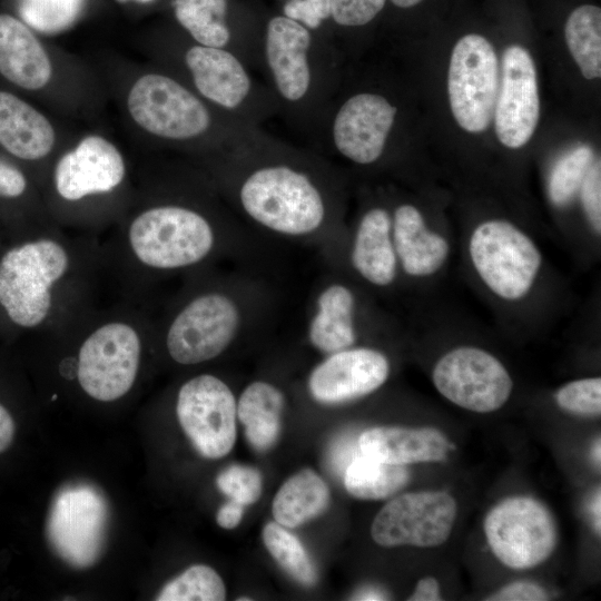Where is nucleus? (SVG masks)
I'll return each mask as SVG.
<instances>
[{
	"label": "nucleus",
	"instance_id": "e433bc0d",
	"mask_svg": "<svg viewBox=\"0 0 601 601\" xmlns=\"http://www.w3.org/2000/svg\"><path fill=\"white\" fill-rule=\"evenodd\" d=\"M216 483L230 500L243 505L255 503L263 490L260 473L254 467L239 464L230 465L221 471Z\"/></svg>",
	"mask_w": 601,
	"mask_h": 601
},
{
	"label": "nucleus",
	"instance_id": "4c0bfd02",
	"mask_svg": "<svg viewBox=\"0 0 601 601\" xmlns=\"http://www.w3.org/2000/svg\"><path fill=\"white\" fill-rule=\"evenodd\" d=\"M581 208L594 237L601 235V162L594 159L578 193Z\"/></svg>",
	"mask_w": 601,
	"mask_h": 601
},
{
	"label": "nucleus",
	"instance_id": "2eb2a0df",
	"mask_svg": "<svg viewBox=\"0 0 601 601\" xmlns=\"http://www.w3.org/2000/svg\"><path fill=\"white\" fill-rule=\"evenodd\" d=\"M456 512L454 497L444 491L404 493L378 511L371 536L385 548H435L450 538Z\"/></svg>",
	"mask_w": 601,
	"mask_h": 601
},
{
	"label": "nucleus",
	"instance_id": "c9c22d12",
	"mask_svg": "<svg viewBox=\"0 0 601 601\" xmlns=\"http://www.w3.org/2000/svg\"><path fill=\"white\" fill-rule=\"evenodd\" d=\"M555 402L565 412L597 416L601 413V378L585 377L562 385Z\"/></svg>",
	"mask_w": 601,
	"mask_h": 601
},
{
	"label": "nucleus",
	"instance_id": "de8ad7c7",
	"mask_svg": "<svg viewBox=\"0 0 601 601\" xmlns=\"http://www.w3.org/2000/svg\"><path fill=\"white\" fill-rule=\"evenodd\" d=\"M592 516H593V524L594 529L600 535L601 532V497H600V491H598L593 503H592Z\"/></svg>",
	"mask_w": 601,
	"mask_h": 601
},
{
	"label": "nucleus",
	"instance_id": "8fccbe9b",
	"mask_svg": "<svg viewBox=\"0 0 601 601\" xmlns=\"http://www.w3.org/2000/svg\"><path fill=\"white\" fill-rule=\"evenodd\" d=\"M396 7L398 8H403V9H406V8H412L416 4H418L420 2H422L423 0H391Z\"/></svg>",
	"mask_w": 601,
	"mask_h": 601
},
{
	"label": "nucleus",
	"instance_id": "5701e85b",
	"mask_svg": "<svg viewBox=\"0 0 601 601\" xmlns=\"http://www.w3.org/2000/svg\"><path fill=\"white\" fill-rule=\"evenodd\" d=\"M311 33L286 16L270 19L266 31V57L280 95L290 101L307 92L311 76L307 50Z\"/></svg>",
	"mask_w": 601,
	"mask_h": 601
},
{
	"label": "nucleus",
	"instance_id": "a878e982",
	"mask_svg": "<svg viewBox=\"0 0 601 601\" xmlns=\"http://www.w3.org/2000/svg\"><path fill=\"white\" fill-rule=\"evenodd\" d=\"M50 220L37 179L24 167L0 154V229Z\"/></svg>",
	"mask_w": 601,
	"mask_h": 601
},
{
	"label": "nucleus",
	"instance_id": "7c9ffc66",
	"mask_svg": "<svg viewBox=\"0 0 601 601\" xmlns=\"http://www.w3.org/2000/svg\"><path fill=\"white\" fill-rule=\"evenodd\" d=\"M177 21L200 46L223 48L230 33L225 23L227 0H175Z\"/></svg>",
	"mask_w": 601,
	"mask_h": 601
},
{
	"label": "nucleus",
	"instance_id": "9d476101",
	"mask_svg": "<svg viewBox=\"0 0 601 601\" xmlns=\"http://www.w3.org/2000/svg\"><path fill=\"white\" fill-rule=\"evenodd\" d=\"M126 109L137 128L162 139L196 138L211 122L198 97L175 79L157 72L142 73L131 82Z\"/></svg>",
	"mask_w": 601,
	"mask_h": 601
},
{
	"label": "nucleus",
	"instance_id": "603ef678",
	"mask_svg": "<svg viewBox=\"0 0 601 601\" xmlns=\"http://www.w3.org/2000/svg\"><path fill=\"white\" fill-rule=\"evenodd\" d=\"M119 3L136 2V3H150L154 0H116Z\"/></svg>",
	"mask_w": 601,
	"mask_h": 601
},
{
	"label": "nucleus",
	"instance_id": "4468645a",
	"mask_svg": "<svg viewBox=\"0 0 601 601\" xmlns=\"http://www.w3.org/2000/svg\"><path fill=\"white\" fill-rule=\"evenodd\" d=\"M237 400L211 373L186 380L176 395V414L195 449L207 459L227 455L236 441Z\"/></svg>",
	"mask_w": 601,
	"mask_h": 601
},
{
	"label": "nucleus",
	"instance_id": "ea45409f",
	"mask_svg": "<svg viewBox=\"0 0 601 601\" xmlns=\"http://www.w3.org/2000/svg\"><path fill=\"white\" fill-rule=\"evenodd\" d=\"M486 600L495 601H542L548 600V593L545 590L530 581H516L512 582L492 595Z\"/></svg>",
	"mask_w": 601,
	"mask_h": 601
},
{
	"label": "nucleus",
	"instance_id": "7ed1b4c3",
	"mask_svg": "<svg viewBox=\"0 0 601 601\" xmlns=\"http://www.w3.org/2000/svg\"><path fill=\"white\" fill-rule=\"evenodd\" d=\"M276 300L272 285L256 268L198 270L180 279L155 314V348L180 366L211 362L267 329Z\"/></svg>",
	"mask_w": 601,
	"mask_h": 601
},
{
	"label": "nucleus",
	"instance_id": "a18cd8bd",
	"mask_svg": "<svg viewBox=\"0 0 601 601\" xmlns=\"http://www.w3.org/2000/svg\"><path fill=\"white\" fill-rule=\"evenodd\" d=\"M14 435V422L8 410L0 403V453L11 444Z\"/></svg>",
	"mask_w": 601,
	"mask_h": 601
},
{
	"label": "nucleus",
	"instance_id": "a19ab883",
	"mask_svg": "<svg viewBox=\"0 0 601 601\" xmlns=\"http://www.w3.org/2000/svg\"><path fill=\"white\" fill-rule=\"evenodd\" d=\"M286 17L300 21L309 28H317L322 19L307 0H289L284 6Z\"/></svg>",
	"mask_w": 601,
	"mask_h": 601
},
{
	"label": "nucleus",
	"instance_id": "4be33fe9",
	"mask_svg": "<svg viewBox=\"0 0 601 601\" xmlns=\"http://www.w3.org/2000/svg\"><path fill=\"white\" fill-rule=\"evenodd\" d=\"M55 66L48 49L19 17L0 13V76L14 88L31 93L47 89Z\"/></svg>",
	"mask_w": 601,
	"mask_h": 601
},
{
	"label": "nucleus",
	"instance_id": "79ce46f5",
	"mask_svg": "<svg viewBox=\"0 0 601 601\" xmlns=\"http://www.w3.org/2000/svg\"><path fill=\"white\" fill-rule=\"evenodd\" d=\"M356 449L352 439L344 437L335 442L329 454L328 464L337 473L345 471L347 465L357 456Z\"/></svg>",
	"mask_w": 601,
	"mask_h": 601
},
{
	"label": "nucleus",
	"instance_id": "39448f33",
	"mask_svg": "<svg viewBox=\"0 0 601 601\" xmlns=\"http://www.w3.org/2000/svg\"><path fill=\"white\" fill-rule=\"evenodd\" d=\"M41 191L52 221L99 236L120 219L135 194L124 154L97 134L86 135L57 154Z\"/></svg>",
	"mask_w": 601,
	"mask_h": 601
},
{
	"label": "nucleus",
	"instance_id": "c756f323",
	"mask_svg": "<svg viewBox=\"0 0 601 601\" xmlns=\"http://www.w3.org/2000/svg\"><path fill=\"white\" fill-rule=\"evenodd\" d=\"M568 48L587 79L601 75V9L594 4L575 8L565 22Z\"/></svg>",
	"mask_w": 601,
	"mask_h": 601
},
{
	"label": "nucleus",
	"instance_id": "f8f14e48",
	"mask_svg": "<svg viewBox=\"0 0 601 601\" xmlns=\"http://www.w3.org/2000/svg\"><path fill=\"white\" fill-rule=\"evenodd\" d=\"M432 382L444 398L475 413L501 408L514 386L503 363L474 345L455 346L444 353L433 367Z\"/></svg>",
	"mask_w": 601,
	"mask_h": 601
},
{
	"label": "nucleus",
	"instance_id": "49530a36",
	"mask_svg": "<svg viewBox=\"0 0 601 601\" xmlns=\"http://www.w3.org/2000/svg\"><path fill=\"white\" fill-rule=\"evenodd\" d=\"M356 600H385V594L380 591L377 588H364L359 590L355 598Z\"/></svg>",
	"mask_w": 601,
	"mask_h": 601
},
{
	"label": "nucleus",
	"instance_id": "2f4dec72",
	"mask_svg": "<svg viewBox=\"0 0 601 601\" xmlns=\"http://www.w3.org/2000/svg\"><path fill=\"white\" fill-rule=\"evenodd\" d=\"M264 545L276 562L297 582L314 585L316 569L302 542L285 526L268 522L262 531Z\"/></svg>",
	"mask_w": 601,
	"mask_h": 601
},
{
	"label": "nucleus",
	"instance_id": "37998d69",
	"mask_svg": "<svg viewBox=\"0 0 601 601\" xmlns=\"http://www.w3.org/2000/svg\"><path fill=\"white\" fill-rule=\"evenodd\" d=\"M244 510L245 505L234 500H229L219 508L216 515V521L223 529H234L240 523L244 515Z\"/></svg>",
	"mask_w": 601,
	"mask_h": 601
},
{
	"label": "nucleus",
	"instance_id": "c03bdc74",
	"mask_svg": "<svg viewBox=\"0 0 601 601\" xmlns=\"http://www.w3.org/2000/svg\"><path fill=\"white\" fill-rule=\"evenodd\" d=\"M440 584L433 577H424L417 581L410 601H439L441 600Z\"/></svg>",
	"mask_w": 601,
	"mask_h": 601
},
{
	"label": "nucleus",
	"instance_id": "a211bd4d",
	"mask_svg": "<svg viewBox=\"0 0 601 601\" xmlns=\"http://www.w3.org/2000/svg\"><path fill=\"white\" fill-rule=\"evenodd\" d=\"M493 117L500 142L511 149L524 146L536 128L540 117L536 71L531 55L521 46H510L503 52Z\"/></svg>",
	"mask_w": 601,
	"mask_h": 601
},
{
	"label": "nucleus",
	"instance_id": "ddd939ff",
	"mask_svg": "<svg viewBox=\"0 0 601 601\" xmlns=\"http://www.w3.org/2000/svg\"><path fill=\"white\" fill-rule=\"evenodd\" d=\"M499 65L494 48L476 33L462 37L453 48L447 91L452 114L464 130L479 134L494 116Z\"/></svg>",
	"mask_w": 601,
	"mask_h": 601
},
{
	"label": "nucleus",
	"instance_id": "aec40b11",
	"mask_svg": "<svg viewBox=\"0 0 601 601\" xmlns=\"http://www.w3.org/2000/svg\"><path fill=\"white\" fill-rule=\"evenodd\" d=\"M395 115L396 108L380 95L351 97L334 120L337 150L355 164H374L383 154Z\"/></svg>",
	"mask_w": 601,
	"mask_h": 601
},
{
	"label": "nucleus",
	"instance_id": "393cba45",
	"mask_svg": "<svg viewBox=\"0 0 601 601\" xmlns=\"http://www.w3.org/2000/svg\"><path fill=\"white\" fill-rule=\"evenodd\" d=\"M185 62L197 91L206 99L233 109L247 97L248 75L237 58L223 48L193 46Z\"/></svg>",
	"mask_w": 601,
	"mask_h": 601
},
{
	"label": "nucleus",
	"instance_id": "c85d7f7f",
	"mask_svg": "<svg viewBox=\"0 0 601 601\" xmlns=\"http://www.w3.org/2000/svg\"><path fill=\"white\" fill-rule=\"evenodd\" d=\"M410 481L405 465L391 464L365 454L357 455L344 471L346 491L361 500H383Z\"/></svg>",
	"mask_w": 601,
	"mask_h": 601
},
{
	"label": "nucleus",
	"instance_id": "58836bf2",
	"mask_svg": "<svg viewBox=\"0 0 601 601\" xmlns=\"http://www.w3.org/2000/svg\"><path fill=\"white\" fill-rule=\"evenodd\" d=\"M386 0H331V16L345 27H358L372 21Z\"/></svg>",
	"mask_w": 601,
	"mask_h": 601
},
{
	"label": "nucleus",
	"instance_id": "3c124183",
	"mask_svg": "<svg viewBox=\"0 0 601 601\" xmlns=\"http://www.w3.org/2000/svg\"><path fill=\"white\" fill-rule=\"evenodd\" d=\"M600 439H598V441L595 442L594 446H593V459L595 461V463H598V465L600 466V459H601V455H600Z\"/></svg>",
	"mask_w": 601,
	"mask_h": 601
},
{
	"label": "nucleus",
	"instance_id": "423d86ee",
	"mask_svg": "<svg viewBox=\"0 0 601 601\" xmlns=\"http://www.w3.org/2000/svg\"><path fill=\"white\" fill-rule=\"evenodd\" d=\"M236 197L255 234L266 242L315 247L327 259L344 237L346 229L319 184L290 165L255 168L238 184Z\"/></svg>",
	"mask_w": 601,
	"mask_h": 601
},
{
	"label": "nucleus",
	"instance_id": "cd10ccee",
	"mask_svg": "<svg viewBox=\"0 0 601 601\" xmlns=\"http://www.w3.org/2000/svg\"><path fill=\"white\" fill-rule=\"evenodd\" d=\"M329 503L325 481L305 469L290 476L273 500V516L285 528H297L323 513Z\"/></svg>",
	"mask_w": 601,
	"mask_h": 601
},
{
	"label": "nucleus",
	"instance_id": "9b49d317",
	"mask_svg": "<svg viewBox=\"0 0 601 601\" xmlns=\"http://www.w3.org/2000/svg\"><path fill=\"white\" fill-rule=\"evenodd\" d=\"M484 533L496 559L514 570L543 563L558 538L550 511L528 496L509 497L495 505L484 520Z\"/></svg>",
	"mask_w": 601,
	"mask_h": 601
},
{
	"label": "nucleus",
	"instance_id": "1a4fd4ad",
	"mask_svg": "<svg viewBox=\"0 0 601 601\" xmlns=\"http://www.w3.org/2000/svg\"><path fill=\"white\" fill-rule=\"evenodd\" d=\"M108 518V504L99 489L89 483L67 484L50 505L48 542L69 565L89 568L102 553Z\"/></svg>",
	"mask_w": 601,
	"mask_h": 601
},
{
	"label": "nucleus",
	"instance_id": "b1692460",
	"mask_svg": "<svg viewBox=\"0 0 601 601\" xmlns=\"http://www.w3.org/2000/svg\"><path fill=\"white\" fill-rule=\"evenodd\" d=\"M357 442L361 453L398 465L443 461L453 449L433 427L378 426L364 431Z\"/></svg>",
	"mask_w": 601,
	"mask_h": 601
},
{
	"label": "nucleus",
	"instance_id": "f03ea898",
	"mask_svg": "<svg viewBox=\"0 0 601 601\" xmlns=\"http://www.w3.org/2000/svg\"><path fill=\"white\" fill-rule=\"evenodd\" d=\"M101 236L55 221L0 229V337L38 336L100 298Z\"/></svg>",
	"mask_w": 601,
	"mask_h": 601
},
{
	"label": "nucleus",
	"instance_id": "20e7f679",
	"mask_svg": "<svg viewBox=\"0 0 601 601\" xmlns=\"http://www.w3.org/2000/svg\"><path fill=\"white\" fill-rule=\"evenodd\" d=\"M154 309L115 296L36 337L65 351L58 375L93 401L111 403L136 385L145 354L155 348Z\"/></svg>",
	"mask_w": 601,
	"mask_h": 601
},
{
	"label": "nucleus",
	"instance_id": "6ab92c4d",
	"mask_svg": "<svg viewBox=\"0 0 601 601\" xmlns=\"http://www.w3.org/2000/svg\"><path fill=\"white\" fill-rule=\"evenodd\" d=\"M57 144V130L42 111L0 89V154L29 170L41 187L58 154Z\"/></svg>",
	"mask_w": 601,
	"mask_h": 601
},
{
	"label": "nucleus",
	"instance_id": "f704fd0d",
	"mask_svg": "<svg viewBox=\"0 0 601 601\" xmlns=\"http://www.w3.org/2000/svg\"><path fill=\"white\" fill-rule=\"evenodd\" d=\"M85 0H18L19 18L35 31L58 33L76 22Z\"/></svg>",
	"mask_w": 601,
	"mask_h": 601
},
{
	"label": "nucleus",
	"instance_id": "72a5a7b5",
	"mask_svg": "<svg viewBox=\"0 0 601 601\" xmlns=\"http://www.w3.org/2000/svg\"><path fill=\"white\" fill-rule=\"evenodd\" d=\"M226 588L210 566L196 564L169 581L158 593V601H223Z\"/></svg>",
	"mask_w": 601,
	"mask_h": 601
},
{
	"label": "nucleus",
	"instance_id": "473e14b6",
	"mask_svg": "<svg viewBox=\"0 0 601 601\" xmlns=\"http://www.w3.org/2000/svg\"><path fill=\"white\" fill-rule=\"evenodd\" d=\"M593 160V150L587 145H579L554 162L548 180V194L555 207H565L578 196Z\"/></svg>",
	"mask_w": 601,
	"mask_h": 601
},
{
	"label": "nucleus",
	"instance_id": "bb28decb",
	"mask_svg": "<svg viewBox=\"0 0 601 601\" xmlns=\"http://www.w3.org/2000/svg\"><path fill=\"white\" fill-rule=\"evenodd\" d=\"M285 407V394L274 383L255 380L240 393L236 410L249 444L266 451L276 442Z\"/></svg>",
	"mask_w": 601,
	"mask_h": 601
},
{
	"label": "nucleus",
	"instance_id": "09e8293b",
	"mask_svg": "<svg viewBox=\"0 0 601 601\" xmlns=\"http://www.w3.org/2000/svg\"><path fill=\"white\" fill-rule=\"evenodd\" d=\"M322 20L331 16V0H307Z\"/></svg>",
	"mask_w": 601,
	"mask_h": 601
},
{
	"label": "nucleus",
	"instance_id": "6e6552de",
	"mask_svg": "<svg viewBox=\"0 0 601 601\" xmlns=\"http://www.w3.org/2000/svg\"><path fill=\"white\" fill-rule=\"evenodd\" d=\"M324 265L309 295L304 329L307 344L327 355L359 344L376 326L367 290L339 266Z\"/></svg>",
	"mask_w": 601,
	"mask_h": 601
},
{
	"label": "nucleus",
	"instance_id": "f3484780",
	"mask_svg": "<svg viewBox=\"0 0 601 601\" xmlns=\"http://www.w3.org/2000/svg\"><path fill=\"white\" fill-rule=\"evenodd\" d=\"M391 374L386 353L373 345L357 344L324 355L307 376L309 396L323 405H339L365 397L381 388Z\"/></svg>",
	"mask_w": 601,
	"mask_h": 601
},
{
	"label": "nucleus",
	"instance_id": "412c9836",
	"mask_svg": "<svg viewBox=\"0 0 601 601\" xmlns=\"http://www.w3.org/2000/svg\"><path fill=\"white\" fill-rule=\"evenodd\" d=\"M391 216L402 280H424L439 274L450 258L449 238L431 227L420 208L410 203L397 205Z\"/></svg>",
	"mask_w": 601,
	"mask_h": 601
},
{
	"label": "nucleus",
	"instance_id": "0eeeda50",
	"mask_svg": "<svg viewBox=\"0 0 601 601\" xmlns=\"http://www.w3.org/2000/svg\"><path fill=\"white\" fill-rule=\"evenodd\" d=\"M465 248L479 282L502 303L526 299L543 270L544 257L536 242L508 219L480 221L467 236Z\"/></svg>",
	"mask_w": 601,
	"mask_h": 601
},
{
	"label": "nucleus",
	"instance_id": "f257e3e1",
	"mask_svg": "<svg viewBox=\"0 0 601 601\" xmlns=\"http://www.w3.org/2000/svg\"><path fill=\"white\" fill-rule=\"evenodd\" d=\"M105 285L154 307L157 288L225 263L259 269L265 240L196 199L137 191L101 237Z\"/></svg>",
	"mask_w": 601,
	"mask_h": 601
},
{
	"label": "nucleus",
	"instance_id": "dca6fc26",
	"mask_svg": "<svg viewBox=\"0 0 601 601\" xmlns=\"http://www.w3.org/2000/svg\"><path fill=\"white\" fill-rule=\"evenodd\" d=\"M324 264L346 270L367 292L392 293L402 283L392 237L391 211L373 206L346 229L336 252Z\"/></svg>",
	"mask_w": 601,
	"mask_h": 601
}]
</instances>
